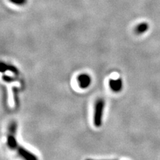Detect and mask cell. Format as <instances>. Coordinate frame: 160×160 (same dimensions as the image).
Returning a JSON list of instances; mask_svg holds the SVG:
<instances>
[{
    "label": "cell",
    "mask_w": 160,
    "mask_h": 160,
    "mask_svg": "<svg viewBox=\"0 0 160 160\" xmlns=\"http://www.w3.org/2000/svg\"><path fill=\"white\" fill-rule=\"evenodd\" d=\"M17 129V125L16 123H12L10 126L9 135L8 137V144L10 148L13 149H17L19 146L17 143V141L15 138V134H16Z\"/></svg>",
    "instance_id": "cell-2"
},
{
    "label": "cell",
    "mask_w": 160,
    "mask_h": 160,
    "mask_svg": "<svg viewBox=\"0 0 160 160\" xmlns=\"http://www.w3.org/2000/svg\"><path fill=\"white\" fill-rule=\"evenodd\" d=\"M109 85L110 88L114 92H118L122 88V82L120 79H110Z\"/></svg>",
    "instance_id": "cell-5"
},
{
    "label": "cell",
    "mask_w": 160,
    "mask_h": 160,
    "mask_svg": "<svg viewBox=\"0 0 160 160\" xmlns=\"http://www.w3.org/2000/svg\"><path fill=\"white\" fill-rule=\"evenodd\" d=\"M7 70H9V71H11L12 72L14 73H18V71L17 68H15L14 66H9V65H7L4 63H2L1 65V72L3 73L4 72L7 71Z\"/></svg>",
    "instance_id": "cell-7"
},
{
    "label": "cell",
    "mask_w": 160,
    "mask_h": 160,
    "mask_svg": "<svg viewBox=\"0 0 160 160\" xmlns=\"http://www.w3.org/2000/svg\"><path fill=\"white\" fill-rule=\"evenodd\" d=\"M3 79H4V81L8 82H11L16 81V79H15L14 78L10 77V76H3Z\"/></svg>",
    "instance_id": "cell-9"
},
{
    "label": "cell",
    "mask_w": 160,
    "mask_h": 160,
    "mask_svg": "<svg viewBox=\"0 0 160 160\" xmlns=\"http://www.w3.org/2000/svg\"><path fill=\"white\" fill-rule=\"evenodd\" d=\"M16 150L20 156H21L22 158H23L24 159H29V160L37 159V157L35 156L33 153L29 152L26 149H25L24 148H23L22 146H19Z\"/></svg>",
    "instance_id": "cell-4"
},
{
    "label": "cell",
    "mask_w": 160,
    "mask_h": 160,
    "mask_svg": "<svg viewBox=\"0 0 160 160\" xmlns=\"http://www.w3.org/2000/svg\"><path fill=\"white\" fill-rule=\"evenodd\" d=\"M148 29H149V25L147 23L144 22L138 25L136 29H135V31H136V32L138 34H142L146 32H147Z\"/></svg>",
    "instance_id": "cell-6"
},
{
    "label": "cell",
    "mask_w": 160,
    "mask_h": 160,
    "mask_svg": "<svg viewBox=\"0 0 160 160\" xmlns=\"http://www.w3.org/2000/svg\"><path fill=\"white\" fill-rule=\"evenodd\" d=\"M105 106V102L103 99H99L96 101L95 105L94 116H93V123L94 126L99 128L102 124V118L103 113V109Z\"/></svg>",
    "instance_id": "cell-1"
},
{
    "label": "cell",
    "mask_w": 160,
    "mask_h": 160,
    "mask_svg": "<svg viewBox=\"0 0 160 160\" xmlns=\"http://www.w3.org/2000/svg\"><path fill=\"white\" fill-rule=\"evenodd\" d=\"M78 81L79 85V87L81 88L85 89L89 87L91 83V78L88 76V74H81L79 75L78 78Z\"/></svg>",
    "instance_id": "cell-3"
},
{
    "label": "cell",
    "mask_w": 160,
    "mask_h": 160,
    "mask_svg": "<svg viewBox=\"0 0 160 160\" xmlns=\"http://www.w3.org/2000/svg\"><path fill=\"white\" fill-rule=\"evenodd\" d=\"M9 2L18 6H23L27 3L28 0H9Z\"/></svg>",
    "instance_id": "cell-8"
}]
</instances>
